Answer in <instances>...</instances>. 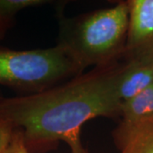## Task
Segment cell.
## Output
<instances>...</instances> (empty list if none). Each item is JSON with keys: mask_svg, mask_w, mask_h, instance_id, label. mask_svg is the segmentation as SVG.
I'll list each match as a JSON object with an SVG mask.
<instances>
[{"mask_svg": "<svg viewBox=\"0 0 153 153\" xmlns=\"http://www.w3.org/2000/svg\"><path fill=\"white\" fill-rule=\"evenodd\" d=\"M83 71L59 44L30 50L0 46V85L16 90L22 96L43 92Z\"/></svg>", "mask_w": 153, "mask_h": 153, "instance_id": "3957f363", "label": "cell"}, {"mask_svg": "<svg viewBox=\"0 0 153 153\" xmlns=\"http://www.w3.org/2000/svg\"><path fill=\"white\" fill-rule=\"evenodd\" d=\"M152 82L153 66L136 59H124L117 86L122 104L134 97Z\"/></svg>", "mask_w": 153, "mask_h": 153, "instance_id": "5b68a950", "label": "cell"}, {"mask_svg": "<svg viewBox=\"0 0 153 153\" xmlns=\"http://www.w3.org/2000/svg\"><path fill=\"white\" fill-rule=\"evenodd\" d=\"M3 97H4V96H3V95H2V94H0V100H1V99L3 98Z\"/></svg>", "mask_w": 153, "mask_h": 153, "instance_id": "7c38bea8", "label": "cell"}, {"mask_svg": "<svg viewBox=\"0 0 153 153\" xmlns=\"http://www.w3.org/2000/svg\"><path fill=\"white\" fill-rule=\"evenodd\" d=\"M112 138L119 153H153V115Z\"/></svg>", "mask_w": 153, "mask_h": 153, "instance_id": "8992f818", "label": "cell"}, {"mask_svg": "<svg viewBox=\"0 0 153 153\" xmlns=\"http://www.w3.org/2000/svg\"><path fill=\"white\" fill-rule=\"evenodd\" d=\"M128 30L123 58L131 59L153 44V0H127Z\"/></svg>", "mask_w": 153, "mask_h": 153, "instance_id": "277c9868", "label": "cell"}, {"mask_svg": "<svg viewBox=\"0 0 153 153\" xmlns=\"http://www.w3.org/2000/svg\"><path fill=\"white\" fill-rule=\"evenodd\" d=\"M131 59H136V60H140V61L153 66V44L150 45L147 49H145L143 52H141L140 55ZM127 60H129V59H127Z\"/></svg>", "mask_w": 153, "mask_h": 153, "instance_id": "8fae6325", "label": "cell"}, {"mask_svg": "<svg viewBox=\"0 0 153 153\" xmlns=\"http://www.w3.org/2000/svg\"><path fill=\"white\" fill-rule=\"evenodd\" d=\"M46 0H0V40L16 24V15L24 9L47 4Z\"/></svg>", "mask_w": 153, "mask_h": 153, "instance_id": "ba28073f", "label": "cell"}, {"mask_svg": "<svg viewBox=\"0 0 153 153\" xmlns=\"http://www.w3.org/2000/svg\"><path fill=\"white\" fill-rule=\"evenodd\" d=\"M15 127L10 122L0 120V153H4L11 142Z\"/></svg>", "mask_w": 153, "mask_h": 153, "instance_id": "9c48e42d", "label": "cell"}, {"mask_svg": "<svg viewBox=\"0 0 153 153\" xmlns=\"http://www.w3.org/2000/svg\"><path fill=\"white\" fill-rule=\"evenodd\" d=\"M128 15L127 1L73 17L60 10L57 44L83 70L116 62L125 53Z\"/></svg>", "mask_w": 153, "mask_h": 153, "instance_id": "7a4b0ae2", "label": "cell"}, {"mask_svg": "<svg viewBox=\"0 0 153 153\" xmlns=\"http://www.w3.org/2000/svg\"><path fill=\"white\" fill-rule=\"evenodd\" d=\"M124 59L93 67L43 92L0 100V120L21 128L29 153H46L60 141L71 153H89L81 141V129L99 117L120 118L117 86Z\"/></svg>", "mask_w": 153, "mask_h": 153, "instance_id": "6da1fadb", "label": "cell"}, {"mask_svg": "<svg viewBox=\"0 0 153 153\" xmlns=\"http://www.w3.org/2000/svg\"><path fill=\"white\" fill-rule=\"evenodd\" d=\"M4 153H29L25 146L23 132L21 128H15L11 142Z\"/></svg>", "mask_w": 153, "mask_h": 153, "instance_id": "30bf717a", "label": "cell"}, {"mask_svg": "<svg viewBox=\"0 0 153 153\" xmlns=\"http://www.w3.org/2000/svg\"><path fill=\"white\" fill-rule=\"evenodd\" d=\"M153 115V82L140 93L122 104L120 123L112 135L123 134L140 121Z\"/></svg>", "mask_w": 153, "mask_h": 153, "instance_id": "52a82bcc", "label": "cell"}]
</instances>
